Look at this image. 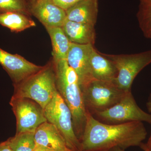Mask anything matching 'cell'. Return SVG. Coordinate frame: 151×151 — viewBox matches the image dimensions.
<instances>
[{
    "label": "cell",
    "mask_w": 151,
    "mask_h": 151,
    "mask_svg": "<svg viewBox=\"0 0 151 151\" xmlns=\"http://www.w3.org/2000/svg\"><path fill=\"white\" fill-rule=\"evenodd\" d=\"M14 12L31 14L27 0H0V13Z\"/></svg>",
    "instance_id": "obj_20"
},
{
    "label": "cell",
    "mask_w": 151,
    "mask_h": 151,
    "mask_svg": "<svg viewBox=\"0 0 151 151\" xmlns=\"http://www.w3.org/2000/svg\"><path fill=\"white\" fill-rule=\"evenodd\" d=\"M46 29L51 38L53 62L66 60L70 42L62 27H46Z\"/></svg>",
    "instance_id": "obj_16"
},
{
    "label": "cell",
    "mask_w": 151,
    "mask_h": 151,
    "mask_svg": "<svg viewBox=\"0 0 151 151\" xmlns=\"http://www.w3.org/2000/svg\"><path fill=\"white\" fill-rule=\"evenodd\" d=\"M67 19L95 26L98 13V0H81L65 10Z\"/></svg>",
    "instance_id": "obj_13"
},
{
    "label": "cell",
    "mask_w": 151,
    "mask_h": 151,
    "mask_svg": "<svg viewBox=\"0 0 151 151\" xmlns=\"http://www.w3.org/2000/svg\"><path fill=\"white\" fill-rule=\"evenodd\" d=\"M139 1H142V0H139Z\"/></svg>",
    "instance_id": "obj_31"
},
{
    "label": "cell",
    "mask_w": 151,
    "mask_h": 151,
    "mask_svg": "<svg viewBox=\"0 0 151 151\" xmlns=\"http://www.w3.org/2000/svg\"><path fill=\"white\" fill-rule=\"evenodd\" d=\"M44 111L47 122L58 129L68 147L73 151H79L80 142L73 129L71 111L58 90Z\"/></svg>",
    "instance_id": "obj_6"
},
{
    "label": "cell",
    "mask_w": 151,
    "mask_h": 151,
    "mask_svg": "<svg viewBox=\"0 0 151 151\" xmlns=\"http://www.w3.org/2000/svg\"><path fill=\"white\" fill-rule=\"evenodd\" d=\"M52 62L57 89L71 111L73 129L80 141L86 125L87 113L78 76L66 60Z\"/></svg>",
    "instance_id": "obj_2"
},
{
    "label": "cell",
    "mask_w": 151,
    "mask_h": 151,
    "mask_svg": "<svg viewBox=\"0 0 151 151\" xmlns=\"http://www.w3.org/2000/svg\"><path fill=\"white\" fill-rule=\"evenodd\" d=\"M109 151H125V150L121 149L119 147H115L109 150Z\"/></svg>",
    "instance_id": "obj_26"
},
{
    "label": "cell",
    "mask_w": 151,
    "mask_h": 151,
    "mask_svg": "<svg viewBox=\"0 0 151 151\" xmlns=\"http://www.w3.org/2000/svg\"><path fill=\"white\" fill-rule=\"evenodd\" d=\"M73 151L72 150H70V149L67 148L65 149V150H58V151Z\"/></svg>",
    "instance_id": "obj_29"
},
{
    "label": "cell",
    "mask_w": 151,
    "mask_h": 151,
    "mask_svg": "<svg viewBox=\"0 0 151 151\" xmlns=\"http://www.w3.org/2000/svg\"><path fill=\"white\" fill-rule=\"evenodd\" d=\"M29 3H30V5H31L32 4H33L36 1H37V0H27Z\"/></svg>",
    "instance_id": "obj_28"
},
{
    "label": "cell",
    "mask_w": 151,
    "mask_h": 151,
    "mask_svg": "<svg viewBox=\"0 0 151 151\" xmlns=\"http://www.w3.org/2000/svg\"><path fill=\"white\" fill-rule=\"evenodd\" d=\"M109 151V150H105V151Z\"/></svg>",
    "instance_id": "obj_30"
},
{
    "label": "cell",
    "mask_w": 151,
    "mask_h": 151,
    "mask_svg": "<svg viewBox=\"0 0 151 151\" xmlns=\"http://www.w3.org/2000/svg\"><path fill=\"white\" fill-rule=\"evenodd\" d=\"M33 151H50L42 146L36 145Z\"/></svg>",
    "instance_id": "obj_24"
},
{
    "label": "cell",
    "mask_w": 151,
    "mask_h": 151,
    "mask_svg": "<svg viewBox=\"0 0 151 151\" xmlns=\"http://www.w3.org/2000/svg\"><path fill=\"white\" fill-rule=\"evenodd\" d=\"M94 48L92 44L70 42L66 60L78 76L81 89L93 79L90 72V59Z\"/></svg>",
    "instance_id": "obj_10"
},
{
    "label": "cell",
    "mask_w": 151,
    "mask_h": 151,
    "mask_svg": "<svg viewBox=\"0 0 151 151\" xmlns=\"http://www.w3.org/2000/svg\"><path fill=\"white\" fill-rule=\"evenodd\" d=\"M146 105L148 111L149 113H151V93L149 96Z\"/></svg>",
    "instance_id": "obj_25"
},
{
    "label": "cell",
    "mask_w": 151,
    "mask_h": 151,
    "mask_svg": "<svg viewBox=\"0 0 151 151\" xmlns=\"http://www.w3.org/2000/svg\"><path fill=\"white\" fill-rule=\"evenodd\" d=\"M34 137L36 145L42 146L50 151L68 148L58 129L48 122L38 127L35 132Z\"/></svg>",
    "instance_id": "obj_12"
},
{
    "label": "cell",
    "mask_w": 151,
    "mask_h": 151,
    "mask_svg": "<svg viewBox=\"0 0 151 151\" xmlns=\"http://www.w3.org/2000/svg\"><path fill=\"white\" fill-rule=\"evenodd\" d=\"M62 28L70 42L94 45L96 38L94 25L80 23L66 19Z\"/></svg>",
    "instance_id": "obj_14"
},
{
    "label": "cell",
    "mask_w": 151,
    "mask_h": 151,
    "mask_svg": "<svg viewBox=\"0 0 151 151\" xmlns=\"http://www.w3.org/2000/svg\"><path fill=\"white\" fill-rule=\"evenodd\" d=\"M81 90L86 111L92 115L115 105L127 92L113 81L94 79L82 86Z\"/></svg>",
    "instance_id": "obj_4"
},
{
    "label": "cell",
    "mask_w": 151,
    "mask_h": 151,
    "mask_svg": "<svg viewBox=\"0 0 151 151\" xmlns=\"http://www.w3.org/2000/svg\"><path fill=\"white\" fill-rule=\"evenodd\" d=\"M30 12L46 27H62L67 19L64 9L53 0H37L30 6Z\"/></svg>",
    "instance_id": "obj_11"
},
{
    "label": "cell",
    "mask_w": 151,
    "mask_h": 151,
    "mask_svg": "<svg viewBox=\"0 0 151 151\" xmlns=\"http://www.w3.org/2000/svg\"><path fill=\"white\" fill-rule=\"evenodd\" d=\"M144 145L148 150L151 151V133L147 142L146 144H144Z\"/></svg>",
    "instance_id": "obj_23"
},
{
    "label": "cell",
    "mask_w": 151,
    "mask_h": 151,
    "mask_svg": "<svg viewBox=\"0 0 151 151\" xmlns=\"http://www.w3.org/2000/svg\"><path fill=\"white\" fill-rule=\"evenodd\" d=\"M10 105L16 119V133H35L47 120L44 109L35 101L27 98L12 97Z\"/></svg>",
    "instance_id": "obj_8"
},
{
    "label": "cell",
    "mask_w": 151,
    "mask_h": 151,
    "mask_svg": "<svg viewBox=\"0 0 151 151\" xmlns=\"http://www.w3.org/2000/svg\"><path fill=\"white\" fill-rule=\"evenodd\" d=\"M139 2L137 15L139 26L145 37L151 39V0Z\"/></svg>",
    "instance_id": "obj_19"
},
{
    "label": "cell",
    "mask_w": 151,
    "mask_h": 151,
    "mask_svg": "<svg viewBox=\"0 0 151 151\" xmlns=\"http://www.w3.org/2000/svg\"><path fill=\"white\" fill-rule=\"evenodd\" d=\"M90 68L93 79L113 81L118 76V70L113 62L94 48L90 57Z\"/></svg>",
    "instance_id": "obj_15"
},
{
    "label": "cell",
    "mask_w": 151,
    "mask_h": 151,
    "mask_svg": "<svg viewBox=\"0 0 151 151\" xmlns=\"http://www.w3.org/2000/svg\"><path fill=\"white\" fill-rule=\"evenodd\" d=\"M100 53L114 63L118 73L113 82L125 92L131 91L136 76L146 66L151 64V50L132 54Z\"/></svg>",
    "instance_id": "obj_5"
},
{
    "label": "cell",
    "mask_w": 151,
    "mask_h": 151,
    "mask_svg": "<svg viewBox=\"0 0 151 151\" xmlns=\"http://www.w3.org/2000/svg\"><path fill=\"white\" fill-rule=\"evenodd\" d=\"M0 25L16 32L36 26L29 16L15 12L0 13Z\"/></svg>",
    "instance_id": "obj_17"
},
{
    "label": "cell",
    "mask_w": 151,
    "mask_h": 151,
    "mask_svg": "<svg viewBox=\"0 0 151 151\" xmlns=\"http://www.w3.org/2000/svg\"><path fill=\"white\" fill-rule=\"evenodd\" d=\"M92 116L98 121L107 124L132 122L151 124V114L145 112L138 106L131 91L126 92L122 99L111 108Z\"/></svg>",
    "instance_id": "obj_7"
},
{
    "label": "cell",
    "mask_w": 151,
    "mask_h": 151,
    "mask_svg": "<svg viewBox=\"0 0 151 151\" xmlns=\"http://www.w3.org/2000/svg\"><path fill=\"white\" fill-rule=\"evenodd\" d=\"M0 151H12L6 141L0 142Z\"/></svg>",
    "instance_id": "obj_22"
},
{
    "label": "cell",
    "mask_w": 151,
    "mask_h": 151,
    "mask_svg": "<svg viewBox=\"0 0 151 151\" xmlns=\"http://www.w3.org/2000/svg\"><path fill=\"white\" fill-rule=\"evenodd\" d=\"M80 1L81 0H53L55 4L65 11Z\"/></svg>",
    "instance_id": "obj_21"
},
{
    "label": "cell",
    "mask_w": 151,
    "mask_h": 151,
    "mask_svg": "<svg viewBox=\"0 0 151 151\" xmlns=\"http://www.w3.org/2000/svg\"><path fill=\"white\" fill-rule=\"evenodd\" d=\"M34 134L29 132L19 133L6 142L12 151H33L35 146Z\"/></svg>",
    "instance_id": "obj_18"
},
{
    "label": "cell",
    "mask_w": 151,
    "mask_h": 151,
    "mask_svg": "<svg viewBox=\"0 0 151 151\" xmlns=\"http://www.w3.org/2000/svg\"><path fill=\"white\" fill-rule=\"evenodd\" d=\"M86 125L80 140L79 151L109 150L115 147L125 150L141 145L147 137L142 122L107 124L98 121L86 111Z\"/></svg>",
    "instance_id": "obj_1"
},
{
    "label": "cell",
    "mask_w": 151,
    "mask_h": 151,
    "mask_svg": "<svg viewBox=\"0 0 151 151\" xmlns=\"http://www.w3.org/2000/svg\"><path fill=\"white\" fill-rule=\"evenodd\" d=\"M140 147L144 151H149L147 150V148L145 147V145H144V143H142L140 146Z\"/></svg>",
    "instance_id": "obj_27"
},
{
    "label": "cell",
    "mask_w": 151,
    "mask_h": 151,
    "mask_svg": "<svg viewBox=\"0 0 151 151\" xmlns=\"http://www.w3.org/2000/svg\"><path fill=\"white\" fill-rule=\"evenodd\" d=\"M14 86L12 96L29 98L44 109L57 90L53 62L49 63L40 70Z\"/></svg>",
    "instance_id": "obj_3"
},
{
    "label": "cell",
    "mask_w": 151,
    "mask_h": 151,
    "mask_svg": "<svg viewBox=\"0 0 151 151\" xmlns=\"http://www.w3.org/2000/svg\"><path fill=\"white\" fill-rule=\"evenodd\" d=\"M0 64L9 76L13 85L23 81L42 69L22 56L12 54L0 47Z\"/></svg>",
    "instance_id": "obj_9"
}]
</instances>
